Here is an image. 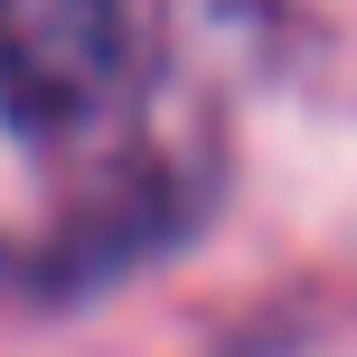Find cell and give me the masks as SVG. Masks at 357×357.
Instances as JSON below:
<instances>
[{"instance_id": "6da1fadb", "label": "cell", "mask_w": 357, "mask_h": 357, "mask_svg": "<svg viewBox=\"0 0 357 357\" xmlns=\"http://www.w3.org/2000/svg\"><path fill=\"white\" fill-rule=\"evenodd\" d=\"M132 56L123 0H0V113L19 132H66L113 94Z\"/></svg>"}]
</instances>
